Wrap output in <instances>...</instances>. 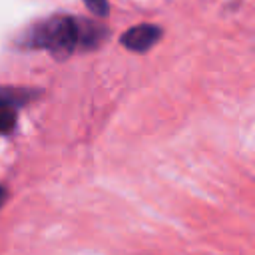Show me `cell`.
<instances>
[{
	"instance_id": "3",
	"label": "cell",
	"mask_w": 255,
	"mask_h": 255,
	"mask_svg": "<svg viewBox=\"0 0 255 255\" xmlns=\"http://www.w3.org/2000/svg\"><path fill=\"white\" fill-rule=\"evenodd\" d=\"M36 90L22 86H0V108H22L36 98Z\"/></svg>"
},
{
	"instance_id": "4",
	"label": "cell",
	"mask_w": 255,
	"mask_h": 255,
	"mask_svg": "<svg viewBox=\"0 0 255 255\" xmlns=\"http://www.w3.org/2000/svg\"><path fill=\"white\" fill-rule=\"evenodd\" d=\"M16 108H0V135H8L16 129Z\"/></svg>"
},
{
	"instance_id": "1",
	"label": "cell",
	"mask_w": 255,
	"mask_h": 255,
	"mask_svg": "<svg viewBox=\"0 0 255 255\" xmlns=\"http://www.w3.org/2000/svg\"><path fill=\"white\" fill-rule=\"evenodd\" d=\"M108 36V30L92 20L74 16H50L34 22L20 38L30 50H44L56 60H68L78 50H94Z\"/></svg>"
},
{
	"instance_id": "6",
	"label": "cell",
	"mask_w": 255,
	"mask_h": 255,
	"mask_svg": "<svg viewBox=\"0 0 255 255\" xmlns=\"http://www.w3.org/2000/svg\"><path fill=\"white\" fill-rule=\"evenodd\" d=\"M6 199H8V191H6L4 185H0V207L6 203Z\"/></svg>"
},
{
	"instance_id": "2",
	"label": "cell",
	"mask_w": 255,
	"mask_h": 255,
	"mask_svg": "<svg viewBox=\"0 0 255 255\" xmlns=\"http://www.w3.org/2000/svg\"><path fill=\"white\" fill-rule=\"evenodd\" d=\"M163 36V30L155 24H137L129 30H126L122 36H120V44L124 48H128L129 52H137V54H143V52H149Z\"/></svg>"
},
{
	"instance_id": "5",
	"label": "cell",
	"mask_w": 255,
	"mask_h": 255,
	"mask_svg": "<svg viewBox=\"0 0 255 255\" xmlns=\"http://www.w3.org/2000/svg\"><path fill=\"white\" fill-rule=\"evenodd\" d=\"M84 4H86V8H88L92 14H96L98 18H106V16L110 14V4H108V0H84Z\"/></svg>"
}]
</instances>
